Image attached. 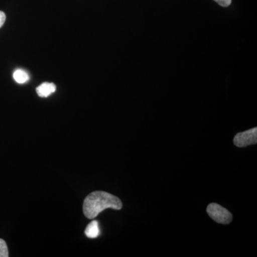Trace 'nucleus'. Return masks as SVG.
I'll return each mask as SVG.
<instances>
[{
    "label": "nucleus",
    "instance_id": "nucleus-1",
    "mask_svg": "<svg viewBox=\"0 0 257 257\" xmlns=\"http://www.w3.org/2000/svg\"><path fill=\"white\" fill-rule=\"evenodd\" d=\"M122 208V203L119 198L102 191L90 193L85 198L83 204V212L86 217L93 219L106 209L119 210Z\"/></svg>",
    "mask_w": 257,
    "mask_h": 257
},
{
    "label": "nucleus",
    "instance_id": "nucleus-2",
    "mask_svg": "<svg viewBox=\"0 0 257 257\" xmlns=\"http://www.w3.org/2000/svg\"><path fill=\"white\" fill-rule=\"evenodd\" d=\"M207 211L211 219L219 224H228L232 221V214L216 203L209 204Z\"/></svg>",
    "mask_w": 257,
    "mask_h": 257
},
{
    "label": "nucleus",
    "instance_id": "nucleus-3",
    "mask_svg": "<svg viewBox=\"0 0 257 257\" xmlns=\"http://www.w3.org/2000/svg\"><path fill=\"white\" fill-rule=\"evenodd\" d=\"M257 143V128L254 127L243 133H238L234 138L235 146L245 147Z\"/></svg>",
    "mask_w": 257,
    "mask_h": 257
},
{
    "label": "nucleus",
    "instance_id": "nucleus-4",
    "mask_svg": "<svg viewBox=\"0 0 257 257\" xmlns=\"http://www.w3.org/2000/svg\"><path fill=\"white\" fill-rule=\"evenodd\" d=\"M37 94L40 97H47L56 91V85L53 83L45 82L39 86L36 89Z\"/></svg>",
    "mask_w": 257,
    "mask_h": 257
},
{
    "label": "nucleus",
    "instance_id": "nucleus-5",
    "mask_svg": "<svg viewBox=\"0 0 257 257\" xmlns=\"http://www.w3.org/2000/svg\"><path fill=\"white\" fill-rule=\"evenodd\" d=\"M84 233H85V235L88 238L94 239V238L98 237L100 234V230H99L98 221L96 220L91 221L86 227Z\"/></svg>",
    "mask_w": 257,
    "mask_h": 257
},
{
    "label": "nucleus",
    "instance_id": "nucleus-6",
    "mask_svg": "<svg viewBox=\"0 0 257 257\" xmlns=\"http://www.w3.org/2000/svg\"><path fill=\"white\" fill-rule=\"evenodd\" d=\"M13 77L19 84H24L30 79L29 74L23 69H18V70L15 71L14 74H13Z\"/></svg>",
    "mask_w": 257,
    "mask_h": 257
},
{
    "label": "nucleus",
    "instance_id": "nucleus-7",
    "mask_svg": "<svg viewBox=\"0 0 257 257\" xmlns=\"http://www.w3.org/2000/svg\"><path fill=\"white\" fill-rule=\"evenodd\" d=\"M9 252H8V246L4 240L0 239V257H8Z\"/></svg>",
    "mask_w": 257,
    "mask_h": 257
},
{
    "label": "nucleus",
    "instance_id": "nucleus-8",
    "mask_svg": "<svg viewBox=\"0 0 257 257\" xmlns=\"http://www.w3.org/2000/svg\"><path fill=\"white\" fill-rule=\"evenodd\" d=\"M214 1L221 6L224 7V8L229 6L231 3V0H214Z\"/></svg>",
    "mask_w": 257,
    "mask_h": 257
},
{
    "label": "nucleus",
    "instance_id": "nucleus-9",
    "mask_svg": "<svg viewBox=\"0 0 257 257\" xmlns=\"http://www.w3.org/2000/svg\"><path fill=\"white\" fill-rule=\"evenodd\" d=\"M5 20H6V15L3 12L0 11V28L4 25Z\"/></svg>",
    "mask_w": 257,
    "mask_h": 257
}]
</instances>
